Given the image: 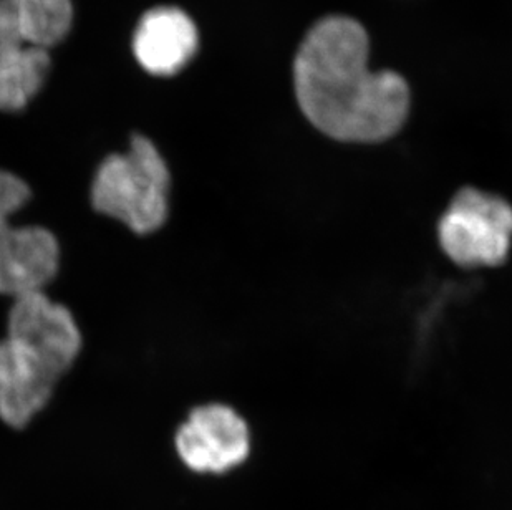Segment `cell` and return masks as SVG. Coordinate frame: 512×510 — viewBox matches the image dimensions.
<instances>
[{
	"label": "cell",
	"instance_id": "obj_2",
	"mask_svg": "<svg viewBox=\"0 0 512 510\" xmlns=\"http://www.w3.org/2000/svg\"><path fill=\"white\" fill-rule=\"evenodd\" d=\"M82 350L72 312L45 292L15 297L0 340V419L24 428L49 405Z\"/></svg>",
	"mask_w": 512,
	"mask_h": 510
},
{
	"label": "cell",
	"instance_id": "obj_9",
	"mask_svg": "<svg viewBox=\"0 0 512 510\" xmlns=\"http://www.w3.org/2000/svg\"><path fill=\"white\" fill-rule=\"evenodd\" d=\"M0 9L37 49H52L72 27V0H0Z\"/></svg>",
	"mask_w": 512,
	"mask_h": 510
},
{
	"label": "cell",
	"instance_id": "obj_7",
	"mask_svg": "<svg viewBox=\"0 0 512 510\" xmlns=\"http://www.w3.org/2000/svg\"><path fill=\"white\" fill-rule=\"evenodd\" d=\"M196 25L176 7H156L141 17L133 37V52L146 72L170 77L181 72L198 52Z\"/></svg>",
	"mask_w": 512,
	"mask_h": 510
},
{
	"label": "cell",
	"instance_id": "obj_4",
	"mask_svg": "<svg viewBox=\"0 0 512 510\" xmlns=\"http://www.w3.org/2000/svg\"><path fill=\"white\" fill-rule=\"evenodd\" d=\"M32 198L29 186L0 169V294L44 292L60 267L57 237L39 226L17 227L12 216Z\"/></svg>",
	"mask_w": 512,
	"mask_h": 510
},
{
	"label": "cell",
	"instance_id": "obj_6",
	"mask_svg": "<svg viewBox=\"0 0 512 510\" xmlns=\"http://www.w3.org/2000/svg\"><path fill=\"white\" fill-rule=\"evenodd\" d=\"M184 466L203 474H223L246 461L251 436L246 421L229 406H199L174 436Z\"/></svg>",
	"mask_w": 512,
	"mask_h": 510
},
{
	"label": "cell",
	"instance_id": "obj_3",
	"mask_svg": "<svg viewBox=\"0 0 512 510\" xmlns=\"http://www.w3.org/2000/svg\"><path fill=\"white\" fill-rule=\"evenodd\" d=\"M171 176L165 158L146 136L136 135L125 154L108 156L92 184V206L138 236L165 226Z\"/></svg>",
	"mask_w": 512,
	"mask_h": 510
},
{
	"label": "cell",
	"instance_id": "obj_8",
	"mask_svg": "<svg viewBox=\"0 0 512 510\" xmlns=\"http://www.w3.org/2000/svg\"><path fill=\"white\" fill-rule=\"evenodd\" d=\"M49 68V50L30 44L0 10V110L25 108L44 85Z\"/></svg>",
	"mask_w": 512,
	"mask_h": 510
},
{
	"label": "cell",
	"instance_id": "obj_5",
	"mask_svg": "<svg viewBox=\"0 0 512 510\" xmlns=\"http://www.w3.org/2000/svg\"><path fill=\"white\" fill-rule=\"evenodd\" d=\"M438 237L443 251L463 267L503 264L512 244L511 204L478 189H463L441 217Z\"/></svg>",
	"mask_w": 512,
	"mask_h": 510
},
{
	"label": "cell",
	"instance_id": "obj_1",
	"mask_svg": "<svg viewBox=\"0 0 512 510\" xmlns=\"http://www.w3.org/2000/svg\"><path fill=\"white\" fill-rule=\"evenodd\" d=\"M370 40L357 20L330 15L305 35L294 62L295 97L305 118L334 140L378 143L395 135L410 110L398 73L368 67Z\"/></svg>",
	"mask_w": 512,
	"mask_h": 510
}]
</instances>
